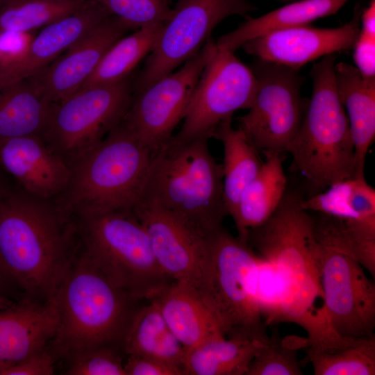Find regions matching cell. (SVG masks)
<instances>
[{
    "label": "cell",
    "mask_w": 375,
    "mask_h": 375,
    "mask_svg": "<svg viewBox=\"0 0 375 375\" xmlns=\"http://www.w3.org/2000/svg\"><path fill=\"white\" fill-rule=\"evenodd\" d=\"M135 313L122 343L128 355L148 356L179 366L186 350L164 319L157 303L148 301Z\"/></svg>",
    "instance_id": "28"
},
{
    "label": "cell",
    "mask_w": 375,
    "mask_h": 375,
    "mask_svg": "<svg viewBox=\"0 0 375 375\" xmlns=\"http://www.w3.org/2000/svg\"><path fill=\"white\" fill-rule=\"evenodd\" d=\"M58 327L49 349L58 360L122 343L140 300L112 284L81 251L53 296Z\"/></svg>",
    "instance_id": "4"
},
{
    "label": "cell",
    "mask_w": 375,
    "mask_h": 375,
    "mask_svg": "<svg viewBox=\"0 0 375 375\" xmlns=\"http://www.w3.org/2000/svg\"><path fill=\"white\" fill-rule=\"evenodd\" d=\"M12 0H0V8Z\"/></svg>",
    "instance_id": "43"
},
{
    "label": "cell",
    "mask_w": 375,
    "mask_h": 375,
    "mask_svg": "<svg viewBox=\"0 0 375 375\" xmlns=\"http://www.w3.org/2000/svg\"><path fill=\"white\" fill-rule=\"evenodd\" d=\"M130 31L135 30L110 15L31 78L50 103L60 101L81 88L108 49Z\"/></svg>",
    "instance_id": "17"
},
{
    "label": "cell",
    "mask_w": 375,
    "mask_h": 375,
    "mask_svg": "<svg viewBox=\"0 0 375 375\" xmlns=\"http://www.w3.org/2000/svg\"><path fill=\"white\" fill-rule=\"evenodd\" d=\"M335 58V53L327 55L313 65L312 96L288 150L310 195L355 174L353 142L336 88Z\"/></svg>",
    "instance_id": "5"
},
{
    "label": "cell",
    "mask_w": 375,
    "mask_h": 375,
    "mask_svg": "<svg viewBox=\"0 0 375 375\" xmlns=\"http://www.w3.org/2000/svg\"><path fill=\"white\" fill-rule=\"evenodd\" d=\"M257 91L251 69L234 52L217 51L203 69L187 108L183 123L174 135L191 139L211 134L222 121L240 109H249Z\"/></svg>",
    "instance_id": "13"
},
{
    "label": "cell",
    "mask_w": 375,
    "mask_h": 375,
    "mask_svg": "<svg viewBox=\"0 0 375 375\" xmlns=\"http://www.w3.org/2000/svg\"><path fill=\"white\" fill-rule=\"evenodd\" d=\"M307 345L306 338H281L274 330L251 360L246 375H301L298 351Z\"/></svg>",
    "instance_id": "33"
},
{
    "label": "cell",
    "mask_w": 375,
    "mask_h": 375,
    "mask_svg": "<svg viewBox=\"0 0 375 375\" xmlns=\"http://www.w3.org/2000/svg\"><path fill=\"white\" fill-rule=\"evenodd\" d=\"M133 210L145 228L153 253L162 270L173 281L193 284L206 254L208 237L197 234L157 206L138 202Z\"/></svg>",
    "instance_id": "19"
},
{
    "label": "cell",
    "mask_w": 375,
    "mask_h": 375,
    "mask_svg": "<svg viewBox=\"0 0 375 375\" xmlns=\"http://www.w3.org/2000/svg\"><path fill=\"white\" fill-rule=\"evenodd\" d=\"M120 347L106 345L93 348L67 360L65 374L125 375Z\"/></svg>",
    "instance_id": "35"
},
{
    "label": "cell",
    "mask_w": 375,
    "mask_h": 375,
    "mask_svg": "<svg viewBox=\"0 0 375 375\" xmlns=\"http://www.w3.org/2000/svg\"><path fill=\"white\" fill-rule=\"evenodd\" d=\"M20 294L0 267V297L17 298Z\"/></svg>",
    "instance_id": "42"
},
{
    "label": "cell",
    "mask_w": 375,
    "mask_h": 375,
    "mask_svg": "<svg viewBox=\"0 0 375 375\" xmlns=\"http://www.w3.org/2000/svg\"><path fill=\"white\" fill-rule=\"evenodd\" d=\"M51 104L31 78L0 87V140L42 135Z\"/></svg>",
    "instance_id": "26"
},
{
    "label": "cell",
    "mask_w": 375,
    "mask_h": 375,
    "mask_svg": "<svg viewBox=\"0 0 375 375\" xmlns=\"http://www.w3.org/2000/svg\"><path fill=\"white\" fill-rule=\"evenodd\" d=\"M303 198L286 190L269 219L247 233L246 243L275 268L280 322L303 328L308 345L330 344L340 337L328 322L321 287L322 246L313 216L301 206Z\"/></svg>",
    "instance_id": "2"
},
{
    "label": "cell",
    "mask_w": 375,
    "mask_h": 375,
    "mask_svg": "<svg viewBox=\"0 0 375 375\" xmlns=\"http://www.w3.org/2000/svg\"><path fill=\"white\" fill-rule=\"evenodd\" d=\"M90 0H12L0 8V31L31 32L67 17Z\"/></svg>",
    "instance_id": "32"
},
{
    "label": "cell",
    "mask_w": 375,
    "mask_h": 375,
    "mask_svg": "<svg viewBox=\"0 0 375 375\" xmlns=\"http://www.w3.org/2000/svg\"><path fill=\"white\" fill-rule=\"evenodd\" d=\"M134 30L162 24L168 17L170 0H94Z\"/></svg>",
    "instance_id": "34"
},
{
    "label": "cell",
    "mask_w": 375,
    "mask_h": 375,
    "mask_svg": "<svg viewBox=\"0 0 375 375\" xmlns=\"http://www.w3.org/2000/svg\"><path fill=\"white\" fill-rule=\"evenodd\" d=\"M360 32L375 36V1L372 0L360 16Z\"/></svg>",
    "instance_id": "41"
},
{
    "label": "cell",
    "mask_w": 375,
    "mask_h": 375,
    "mask_svg": "<svg viewBox=\"0 0 375 375\" xmlns=\"http://www.w3.org/2000/svg\"><path fill=\"white\" fill-rule=\"evenodd\" d=\"M153 156L122 121L70 163L69 184L58 199L74 215L132 209Z\"/></svg>",
    "instance_id": "6"
},
{
    "label": "cell",
    "mask_w": 375,
    "mask_h": 375,
    "mask_svg": "<svg viewBox=\"0 0 375 375\" xmlns=\"http://www.w3.org/2000/svg\"><path fill=\"white\" fill-rule=\"evenodd\" d=\"M321 246V287L331 330L342 338L374 335V283L353 258Z\"/></svg>",
    "instance_id": "14"
},
{
    "label": "cell",
    "mask_w": 375,
    "mask_h": 375,
    "mask_svg": "<svg viewBox=\"0 0 375 375\" xmlns=\"http://www.w3.org/2000/svg\"><path fill=\"white\" fill-rule=\"evenodd\" d=\"M112 15L90 0L74 13L44 27L34 37L18 62L0 69V87L34 76L42 72L92 28Z\"/></svg>",
    "instance_id": "21"
},
{
    "label": "cell",
    "mask_w": 375,
    "mask_h": 375,
    "mask_svg": "<svg viewBox=\"0 0 375 375\" xmlns=\"http://www.w3.org/2000/svg\"><path fill=\"white\" fill-rule=\"evenodd\" d=\"M57 327L53 297H0V368L49 349Z\"/></svg>",
    "instance_id": "20"
},
{
    "label": "cell",
    "mask_w": 375,
    "mask_h": 375,
    "mask_svg": "<svg viewBox=\"0 0 375 375\" xmlns=\"http://www.w3.org/2000/svg\"><path fill=\"white\" fill-rule=\"evenodd\" d=\"M1 184H2V183H1V181H0V185H1Z\"/></svg>",
    "instance_id": "44"
},
{
    "label": "cell",
    "mask_w": 375,
    "mask_h": 375,
    "mask_svg": "<svg viewBox=\"0 0 375 375\" xmlns=\"http://www.w3.org/2000/svg\"><path fill=\"white\" fill-rule=\"evenodd\" d=\"M211 138L223 144V199L228 215L233 218L241 193L256 176L263 162L244 135L233 127L232 117L220 122Z\"/></svg>",
    "instance_id": "29"
},
{
    "label": "cell",
    "mask_w": 375,
    "mask_h": 375,
    "mask_svg": "<svg viewBox=\"0 0 375 375\" xmlns=\"http://www.w3.org/2000/svg\"><path fill=\"white\" fill-rule=\"evenodd\" d=\"M78 252L75 217L58 199L0 185V267L21 296L53 298Z\"/></svg>",
    "instance_id": "1"
},
{
    "label": "cell",
    "mask_w": 375,
    "mask_h": 375,
    "mask_svg": "<svg viewBox=\"0 0 375 375\" xmlns=\"http://www.w3.org/2000/svg\"><path fill=\"white\" fill-rule=\"evenodd\" d=\"M57 359L49 348L19 362L0 368V375H51Z\"/></svg>",
    "instance_id": "38"
},
{
    "label": "cell",
    "mask_w": 375,
    "mask_h": 375,
    "mask_svg": "<svg viewBox=\"0 0 375 375\" xmlns=\"http://www.w3.org/2000/svg\"><path fill=\"white\" fill-rule=\"evenodd\" d=\"M0 169L15 179L26 194L56 199L65 191L70 164L42 135L0 140Z\"/></svg>",
    "instance_id": "18"
},
{
    "label": "cell",
    "mask_w": 375,
    "mask_h": 375,
    "mask_svg": "<svg viewBox=\"0 0 375 375\" xmlns=\"http://www.w3.org/2000/svg\"><path fill=\"white\" fill-rule=\"evenodd\" d=\"M153 300L186 351L212 338L226 337L210 310L190 284L174 281Z\"/></svg>",
    "instance_id": "23"
},
{
    "label": "cell",
    "mask_w": 375,
    "mask_h": 375,
    "mask_svg": "<svg viewBox=\"0 0 375 375\" xmlns=\"http://www.w3.org/2000/svg\"><path fill=\"white\" fill-rule=\"evenodd\" d=\"M355 67L365 78H375V36L360 32L353 46Z\"/></svg>",
    "instance_id": "40"
},
{
    "label": "cell",
    "mask_w": 375,
    "mask_h": 375,
    "mask_svg": "<svg viewBox=\"0 0 375 375\" xmlns=\"http://www.w3.org/2000/svg\"><path fill=\"white\" fill-rule=\"evenodd\" d=\"M216 51L210 38L180 69L134 92L122 122L153 155L183 119L199 78Z\"/></svg>",
    "instance_id": "12"
},
{
    "label": "cell",
    "mask_w": 375,
    "mask_h": 375,
    "mask_svg": "<svg viewBox=\"0 0 375 375\" xmlns=\"http://www.w3.org/2000/svg\"><path fill=\"white\" fill-rule=\"evenodd\" d=\"M256 9L249 0H178L135 81L134 92L149 87L192 57L223 20L233 15L249 17Z\"/></svg>",
    "instance_id": "11"
},
{
    "label": "cell",
    "mask_w": 375,
    "mask_h": 375,
    "mask_svg": "<svg viewBox=\"0 0 375 375\" xmlns=\"http://www.w3.org/2000/svg\"><path fill=\"white\" fill-rule=\"evenodd\" d=\"M124 368L125 375H183L179 366L148 356L128 355Z\"/></svg>",
    "instance_id": "39"
},
{
    "label": "cell",
    "mask_w": 375,
    "mask_h": 375,
    "mask_svg": "<svg viewBox=\"0 0 375 375\" xmlns=\"http://www.w3.org/2000/svg\"><path fill=\"white\" fill-rule=\"evenodd\" d=\"M265 160L258 174L244 188L233 218L238 238L246 243L247 233L266 222L286 192L287 179L281 153H264Z\"/></svg>",
    "instance_id": "24"
},
{
    "label": "cell",
    "mask_w": 375,
    "mask_h": 375,
    "mask_svg": "<svg viewBox=\"0 0 375 375\" xmlns=\"http://www.w3.org/2000/svg\"><path fill=\"white\" fill-rule=\"evenodd\" d=\"M34 37L31 32L0 31V69L19 62L28 52Z\"/></svg>",
    "instance_id": "37"
},
{
    "label": "cell",
    "mask_w": 375,
    "mask_h": 375,
    "mask_svg": "<svg viewBox=\"0 0 375 375\" xmlns=\"http://www.w3.org/2000/svg\"><path fill=\"white\" fill-rule=\"evenodd\" d=\"M301 206L336 219L340 233L356 259L363 265L375 261V189L365 176L336 182L303 198Z\"/></svg>",
    "instance_id": "15"
},
{
    "label": "cell",
    "mask_w": 375,
    "mask_h": 375,
    "mask_svg": "<svg viewBox=\"0 0 375 375\" xmlns=\"http://www.w3.org/2000/svg\"><path fill=\"white\" fill-rule=\"evenodd\" d=\"M349 0H301L256 18H249L235 30L219 37L217 47L235 52L245 42L269 32L310 22L337 12Z\"/></svg>",
    "instance_id": "25"
},
{
    "label": "cell",
    "mask_w": 375,
    "mask_h": 375,
    "mask_svg": "<svg viewBox=\"0 0 375 375\" xmlns=\"http://www.w3.org/2000/svg\"><path fill=\"white\" fill-rule=\"evenodd\" d=\"M362 12L357 6L351 20L339 27L308 24L282 28L249 40L241 47L258 59L298 70L321 57L353 49L360 33Z\"/></svg>",
    "instance_id": "16"
},
{
    "label": "cell",
    "mask_w": 375,
    "mask_h": 375,
    "mask_svg": "<svg viewBox=\"0 0 375 375\" xmlns=\"http://www.w3.org/2000/svg\"><path fill=\"white\" fill-rule=\"evenodd\" d=\"M258 258L224 227L208 238L199 275L190 285L226 338L269 336L256 299Z\"/></svg>",
    "instance_id": "8"
},
{
    "label": "cell",
    "mask_w": 375,
    "mask_h": 375,
    "mask_svg": "<svg viewBox=\"0 0 375 375\" xmlns=\"http://www.w3.org/2000/svg\"><path fill=\"white\" fill-rule=\"evenodd\" d=\"M315 375H374L375 335L342 338L328 344L307 345Z\"/></svg>",
    "instance_id": "30"
},
{
    "label": "cell",
    "mask_w": 375,
    "mask_h": 375,
    "mask_svg": "<svg viewBox=\"0 0 375 375\" xmlns=\"http://www.w3.org/2000/svg\"><path fill=\"white\" fill-rule=\"evenodd\" d=\"M251 69L256 94L238 118V129L258 152H288L308 102L301 94L302 77L298 70L258 58Z\"/></svg>",
    "instance_id": "10"
},
{
    "label": "cell",
    "mask_w": 375,
    "mask_h": 375,
    "mask_svg": "<svg viewBox=\"0 0 375 375\" xmlns=\"http://www.w3.org/2000/svg\"><path fill=\"white\" fill-rule=\"evenodd\" d=\"M162 24L138 28L120 38L108 49L80 89L115 83L132 75L136 65L152 51Z\"/></svg>",
    "instance_id": "31"
},
{
    "label": "cell",
    "mask_w": 375,
    "mask_h": 375,
    "mask_svg": "<svg viewBox=\"0 0 375 375\" xmlns=\"http://www.w3.org/2000/svg\"><path fill=\"white\" fill-rule=\"evenodd\" d=\"M132 76L82 88L53 103L42 135L69 164L101 142L124 118L131 105Z\"/></svg>",
    "instance_id": "9"
},
{
    "label": "cell",
    "mask_w": 375,
    "mask_h": 375,
    "mask_svg": "<svg viewBox=\"0 0 375 375\" xmlns=\"http://www.w3.org/2000/svg\"><path fill=\"white\" fill-rule=\"evenodd\" d=\"M256 299L266 326L281 323L280 295L274 267L258 256Z\"/></svg>",
    "instance_id": "36"
},
{
    "label": "cell",
    "mask_w": 375,
    "mask_h": 375,
    "mask_svg": "<svg viewBox=\"0 0 375 375\" xmlns=\"http://www.w3.org/2000/svg\"><path fill=\"white\" fill-rule=\"evenodd\" d=\"M334 71L354 146V176H365L367 154L375 137V78L364 77L355 66L344 62L335 63Z\"/></svg>",
    "instance_id": "22"
},
{
    "label": "cell",
    "mask_w": 375,
    "mask_h": 375,
    "mask_svg": "<svg viewBox=\"0 0 375 375\" xmlns=\"http://www.w3.org/2000/svg\"><path fill=\"white\" fill-rule=\"evenodd\" d=\"M210 138L172 136L153 156L138 201L161 208L203 238L228 215L222 165L210 153Z\"/></svg>",
    "instance_id": "3"
},
{
    "label": "cell",
    "mask_w": 375,
    "mask_h": 375,
    "mask_svg": "<svg viewBox=\"0 0 375 375\" xmlns=\"http://www.w3.org/2000/svg\"><path fill=\"white\" fill-rule=\"evenodd\" d=\"M267 338L222 336L209 340L186 351L183 375H246Z\"/></svg>",
    "instance_id": "27"
},
{
    "label": "cell",
    "mask_w": 375,
    "mask_h": 375,
    "mask_svg": "<svg viewBox=\"0 0 375 375\" xmlns=\"http://www.w3.org/2000/svg\"><path fill=\"white\" fill-rule=\"evenodd\" d=\"M74 217L81 251L115 286L151 301L174 281L158 263L133 209Z\"/></svg>",
    "instance_id": "7"
}]
</instances>
